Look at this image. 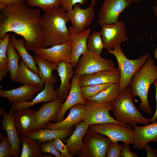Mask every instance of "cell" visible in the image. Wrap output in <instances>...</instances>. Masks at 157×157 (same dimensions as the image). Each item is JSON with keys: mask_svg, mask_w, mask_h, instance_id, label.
<instances>
[{"mask_svg": "<svg viewBox=\"0 0 157 157\" xmlns=\"http://www.w3.org/2000/svg\"><path fill=\"white\" fill-rule=\"evenodd\" d=\"M25 2L15 4L0 11V38L8 32L22 36L28 50L34 51L44 48L40 25L41 12L38 8H31Z\"/></svg>", "mask_w": 157, "mask_h": 157, "instance_id": "6da1fadb", "label": "cell"}, {"mask_svg": "<svg viewBox=\"0 0 157 157\" xmlns=\"http://www.w3.org/2000/svg\"><path fill=\"white\" fill-rule=\"evenodd\" d=\"M69 21L62 7L44 12L39 20L44 48L62 44L70 40V32L67 24Z\"/></svg>", "mask_w": 157, "mask_h": 157, "instance_id": "7a4b0ae2", "label": "cell"}, {"mask_svg": "<svg viewBox=\"0 0 157 157\" xmlns=\"http://www.w3.org/2000/svg\"><path fill=\"white\" fill-rule=\"evenodd\" d=\"M156 80L157 66L152 58L149 57L133 75L130 85L133 97L137 96L141 100L140 108L149 115L152 112L148 101V92L150 85Z\"/></svg>", "mask_w": 157, "mask_h": 157, "instance_id": "3957f363", "label": "cell"}, {"mask_svg": "<svg viewBox=\"0 0 157 157\" xmlns=\"http://www.w3.org/2000/svg\"><path fill=\"white\" fill-rule=\"evenodd\" d=\"M133 98L129 86L120 92L111 102L113 107V113L115 119L122 124H129L133 127L138 124H148L150 122V119L141 115L133 102Z\"/></svg>", "mask_w": 157, "mask_h": 157, "instance_id": "277c9868", "label": "cell"}, {"mask_svg": "<svg viewBox=\"0 0 157 157\" xmlns=\"http://www.w3.org/2000/svg\"><path fill=\"white\" fill-rule=\"evenodd\" d=\"M107 51L109 53L113 54L117 61L121 75L119 88L120 92L130 86L133 76L148 58L149 53L142 55L137 59L131 60L128 59L125 55L121 45H116L113 50Z\"/></svg>", "mask_w": 157, "mask_h": 157, "instance_id": "5b68a950", "label": "cell"}, {"mask_svg": "<svg viewBox=\"0 0 157 157\" xmlns=\"http://www.w3.org/2000/svg\"><path fill=\"white\" fill-rule=\"evenodd\" d=\"M83 144L76 154L78 157H105L111 141L108 137L88 129L83 139Z\"/></svg>", "mask_w": 157, "mask_h": 157, "instance_id": "8992f818", "label": "cell"}, {"mask_svg": "<svg viewBox=\"0 0 157 157\" xmlns=\"http://www.w3.org/2000/svg\"><path fill=\"white\" fill-rule=\"evenodd\" d=\"M76 68L74 75L79 77L115 67L113 62L111 60L104 59L100 55L88 49L79 59Z\"/></svg>", "mask_w": 157, "mask_h": 157, "instance_id": "52a82bcc", "label": "cell"}, {"mask_svg": "<svg viewBox=\"0 0 157 157\" xmlns=\"http://www.w3.org/2000/svg\"><path fill=\"white\" fill-rule=\"evenodd\" d=\"M89 128L92 131L106 136L112 142L121 141L130 144L133 141L134 129L129 125L108 123L91 125Z\"/></svg>", "mask_w": 157, "mask_h": 157, "instance_id": "ba28073f", "label": "cell"}, {"mask_svg": "<svg viewBox=\"0 0 157 157\" xmlns=\"http://www.w3.org/2000/svg\"><path fill=\"white\" fill-rule=\"evenodd\" d=\"M113 106L110 102L100 104L87 103L85 105L83 121L89 126L108 123L121 124L110 115L109 111L113 110Z\"/></svg>", "mask_w": 157, "mask_h": 157, "instance_id": "9c48e42d", "label": "cell"}, {"mask_svg": "<svg viewBox=\"0 0 157 157\" xmlns=\"http://www.w3.org/2000/svg\"><path fill=\"white\" fill-rule=\"evenodd\" d=\"M131 4L126 0H104L99 12V24L102 27L116 23L120 15Z\"/></svg>", "mask_w": 157, "mask_h": 157, "instance_id": "30bf717a", "label": "cell"}, {"mask_svg": "<svg viewBox=\"0 0 157 157\" xmlns=\"http://www.w3.org/2000/svg\"><path fill=\"white\" fill-rule=\"evenodd\" d=\"M100 33L104 44V48L112 49L116 45L128 40L124 22L118 21L115 24H108L102 27Z\"/></svg>", "mask_w": 157, "mask_h": 157, "instance_id": "8fae6325", "label": "cell"}, {"mask_svg": "<svg viewBox=\"0 0 157 157\" xmlns=\"http://www.w3.org/2000/svg\"><path fill=\"white\" fill-rule=\"evenodd\" d=\"M94 6L91 4L88 8L83 9L76 4L73 8L67 11L68 17L76 33L83 32L92 23L95 16Z\"/></svg>", "mask_w": 157, "mask_h": 157, "instance_id": "7c38bea8", "label": "cell"}, {"mask_svg": "<svg viewBox=\"0 0 157 157\" xmlns=\"http://www.w3.org/2000/svg\"><path fill=\"white\" fill-rule=\"evenodd\" d=\"M38 110L30 108L14 111L15 124L18 136L28 137L34 131Z\"/></svg>", "mask_w": 157, "mask_h": 157, "instance_id": "4fadbf2b", "label": "cell"}, {"mask_svg": "<svg viewBox=\"0 0 157 157\" xmlns=\"http://www.w3.org/2000/svg\"><path fill=\"white\" fill-rule=\"evenodd\" d=\"M72 42L71 40L51 47H40L34 51L35 54L57 64L61 61L71 63Z\"/></svg>", "mask_w": 157, "mask_h": 157, "instance_id": "5bb4252c", "label": "cell"}, {"mask_svg": "<svg viewBox=\"0 0 157 157\" xmlns=\"http://www.w3.org/2000/svg\"><path fill=\"white\" fill-rule=\"evenodd\" d=\"M0 115V117L2 116L1 121L2 129L6 131L12 147V156L19 157L21 152L20 145L21 141L18 136L15 126L14 111L11 107L7 113L4 108H1Z\"/></svg>", "mask_w": 157, "mask_h": 157, "instance_id": "9a60e30c", "label": "cell"}, {"mask_svg": "<svg viewBox=\"0 0 157 157\" xmlns=\"http://www.w3.org/2000/svg\"><path fill=\"white\" fill-rule=\"evenodd\" d=\"M120 72L118 68L101 71L79 77L81 87L94 84H113L120 82Z\"/></svg>", "mask_w": 157, "mask_h": 157, "instance_id": "2e32d148", "label": "cell"}, {"mask_svg": "<svg viewBox=\"0 0 157 157\" xmlns=\"http://www.w3.org/2000/svg\"><path fill=\"white\" fill-rule=\"evenodd\" d=\"M63 101L57 98L43 104L38 110L34 131L44 128L46 124L50 122L56 121L63 103Z\"/></svg>", "mask_w": 157, "mask_h": 157, "instance_id": "e0dca14e", "label": "cell"}, {"mask_svg": "<svg viewBox=\"0 0 157 157\" xmlns=\"http://www.w3.org/2000/svg\"><path fill=\"white\" fill-rule=\"evenodd\" d=\"M134 137L132 143L134 149H144L148 143L157 141V120L143 126L133 127Z\"/></svg>", "mask_w": 157, "mask_h": 157, "instance_id": "ac0fdd59", "label": "cell"}, {"mask_svg": "<svg viewBox=\"0 0 157 157\" xmlns=\"http://www.w3.org/2000/svg\"><path fill=\"white\" fill-rule=\"evenodd\" d=\"M41 89L27 85L10 90H0V96L7 98L11 104L17 103L28 102L31 101L35 95Z\"/></svg>", "mask_w": 157, "mask_h": 157, "instance_id": "d6986e66", "label": "cell"}, {"mask_svg": "<svg viewBox=\"0 0 157 157\" xmlns=\"http://www.w3.org/2000/svg\"><path fill=\"white\" fill-rule=\"evenodd\" d=\"M69 28L72 42L71 63L74 68H75L81 56L88 50L87 40L91 30L88 28L80 33H76L72 26L69 27Z\"/></svg>", "mask_w": 157, "mask_h": 157, "instance_id": "ffe728a7", "label": "cell"}, {"mask_svg": "<svg viewBox=\"0 0 157 157\" xmlns=\"http://www.w3.org/2000/svg\"><path fill=\"white\" fill-rule=\"evenodd\" d=\"M68 116L62 121L55 123L51 122L45 124L44 128L55 130H62L73 128L83 121L85 109V105L78 104L71 107Z\"/></svg>", "mask_w": 157, "mask_h": 157, "instance_id": "44dd1931", "label": "cell"}, {"mask_svg": "<svg viewBox=\"0 0 157 157\" xmlns=\"http://www.w3.org/2000/svg\"><path fill=\"white\" fill-rule=\"evenodd\" d=\"M56 69L61 80L59 88L56 90L57 98L65 100L69 93L71 86L69 81L74 77L73 66L71 63L65 61L57 64Z\"/></svg>", "mask_w": 157, "mask_h": 157, "instance_id": "7402d4cb", "label": "cell"}, {"mask_svg": "<svg viewBox=\"0 0 157 157\" xmlns=\"http://www.w3.org/2000/svg\"><path fill=\"white\" fill-rule=\"evenodd\" d=\"M69 94L61 106L60 110L56 117V122L63 120L67 111L72 106L78 104H86L82 95L79 77L74 75L72 79Z\"/></svg>", "mask_w": 157, "mask_h": 157, "instance_id": "603a6c76", "label": "cell"}, {"mask_svg": "<svg viewBox=\"0 0 157 157\" xmlns=\"http://www.w3.org/2000/svg\"><path fill=\"white\" fill-rule=\"evenodd\" d=\"M55 83H44L43 89L30 101L17 103L11 104L14 111L27 108H30L37 104L51 101L57 98L56 91L54 89Z\"/></svg>", "mask_w": 157, "mask_h": 157, "instance_id": "cb8c5ba5", "label": "cell"}, {"mask_svg": "<svg viewBox=\"0 0 157 157\" xmlns=\"http://www.w3.org/2000/svg\"><path fill=\"white\" fill-rule=\"evenodd\" d=\"M89 126L83 121L75 125L74 130L70 137L65 140L70 154L73 156L80 150L83 144V139Z\"/></svg>", "mask_w": 157, "mask_h": 157, "instance_id": "d4e9b609", "label": "cell"}, {"mask_svg": "<svg viewBox=\"0 0 157 157\" xmlns=\"http://www.w3.org/2000/svg\"><path fill=\"white\" fill-rule=\"evenodd\" d=\"M15 82L22 85H27L43 89L44 82L38 74L28 69L21 60Z\"/></svg>", "mask_w": 157, "mask_h": 157, "instance_id": "484cf974", "label": "cell"}, {"mask_svg": "<svg viewBox=\"0 0 157 157\" xmlns=\"http://www.w3.org/2000/svg\"><path fill=\"white\" fill-rule=\"evenodd\" d=\"M73 128L62 130L44 128L31 132L28 137L31 139L38 140L42 143L53 140L59 137L62 140H65L70 135Z\"/></svg>", "mask_w": 157, "mask_h": 157, "instance_id": "4316f807", "label": "cell"}, {"mask_svg": "<svg viewBox=\"0 0 157 157\" xmlns=\"http://www.w3.org/2000/svg\"><path fill=\"white\" fill-rule=\"evenodd\" d=\"M10 42L15 47L17 53L27 67L33 72L38 75V67L34 58L28 52L24 45L25 40L23 38L17 39L15 35L11 34Z\"/></svg>", "mask_w": 157, "mask_h": 157, "instance_id": "83f0119b", "label": "cell"}, {"mask_svg": "<svg viewBox=\"0 0 157 157\" xmlns=\"http://www.w3.org/2000/svg\"><path fill=\"white\" fill-rule=\"evenodd\" d=\"M33 56L38 66V75L42 80L44 83L50 82L55 83L57 80L53 72L54 70L57 69V64L37 55Z\"/></svg>", "mask_w": 157, "mask_h": 157, "instance_id": "f1b7e54d", "label": "cell"}, {"mask_svg": "<svg viewBox=\"0 0 157 157\" xmlns=\"http://www.w3.org/2000/svg\"><path fill=\"white\" fill-rule=\"evenodd\" d=\"M20 139L22 143V149L20 157L44 156L42 149V143L26 137H22Z\"/></svg>", "mask_w": 157, "mask_h": 157, "instance_id": "f546056e", "label": "cell"}, {"mask_svg": "<svg viewBox=\"0 0 157 157\" xmlns=\"http://www.w3.org/2000/svg\"><path fill=\"white\" fill-rule=\"evenodd\" d=\"M119 82L112 84L108 88L96 95L87 99L86 103L100 104L111 103L120 93L119 88Z\"/></svg>", "mask_w": 157, "mask_h": 157, "instance_id": "4dcf8cb0", "label": "cell"}, {"mask_svg": "<svg viewBox=\"0 0 157 157\" xmlns=\"http://www.w3.org/2000/svg\"><path fill=\"white\" fill-rule=\"evenodd\" d=\"M11 34L6 33L3 38H0V81L6 76L9 72L8 59L7 48Z\"/></svg>", "mask_w": 157, "mask_h": 157, "instance_id": "1f68e13d", "label": "cell"}, {"mask_svg": "<svg viewBox=\"0 0 157 157\" xmlns=\"http://www.w3.org/2000/svg\"><path fill=\"white\" fill-rule=\"evenodd\" d=\"M15 49L9 42L7 48V54L8 59V69L10 77L13 82H15L19 68V56Z\"/></svg>", "mask_w": 157, "mask_h": 157, "instance_id": "d6a6232c", "label": "cell"}, {"mask_svg": "<svg viewBox=\"0 0 157 157\" xmlns=\"http://www.w3.org/2000/svg\"><path fill=\"white\" fill-rule=\"evenodd\" d=\"M87 47L90 51L100 55L104 44L100 32L93 31L90 34L87 40Z\"/></svg>", "mask_w": 157, "mask_h": 157, "instance_id": "836d02e7", "label": "cell"}, {"mask_svg": "<svg viewBox=\"0 0 157 157\" xmlns=\"http://www.w3.org/2000/svg\"><path fill=\"white\" fill-rule=\"evenodd\" d=\"M25 2L29 7H37L44 12L61 5V0H25Z\"/></svg>", "mask_w": 157, "mask_h": 157, "instance_id": "e575fe53", "label": "cell"}, {"mask_svg": "<svg viewBox=\"0 0 157 157\" xmlns=\"http://www.w3.org/2000/svg\"><path fill=\"white\" fill-rule=\"evenodd\" d=\"M112 84L106 83L94 84L81 87L82 96L85 101L88 98L93 97L108 88Z\"/></svg>", "mask_w": 157, "mask_h": 157, "instance_id": "d590c367", "label": "cell"}, {"mask_svg": "<svg viewBox=\"0 0 157 157\" xmlns=\"http://www.w3.org/2000/svg\"><path fill=\"white\" fill-rule=\"evenodd\" d=\"M0 157H12V147L7 136L0 133Z\"/></svg>", "mask_w": 157, "mask_h": 157, "instance_id": "8d00e7d4", "label": "cell"}, {"mask_svg": "<svg viewBox=\"0 0 157 157\" xmlns=\"http://www.w3.org/2000/svg\"><path fill=\"white\" fill-rule=\"evenodd\" d=\"M42 149L43 153L51 154L56 157H64L62 154L56 148L53 140L42 143Z\"/></svg>", "mask_w": 157, "mask_h": 157, "instance_id": "74e56055", "label": "cell"}, {"mask_svg": "<svg viewBox=\"0 0 157 157\" xmlns=\"http://www.w3.org/2000/svg\"><path fill=\"white\" fill-rule=\"evenodd\" d=\"M121 145H119L118 144V142L111 141L107 148L106 157H121Z\"/></svg>", "mask_w": 157, "mask_h": 157, "instance_id": "f35d334b", "label": "cell"}, {"mask_svg": "<svg viewBox=\"0 0 157 157\" xmlns=\"http://www.w3.org/2000/svg\"><path fill=\"white\" fill-rule=\"evenodd\" d=\"M86 0H61V7L65 11H67L72 8L74 6L79 3L81 5H83L85 3ZM91 4L94 5L96 3L95 0H91Z\"/></svg>", "mask_w": 157, "mask_h": 157, "instance_id": "ab89813d", "label": "cell"}, {"mask_svg": "<svg viewBox=\"0 0 157 157\" xmlns=\"http://www.w3.org/2000/svg\"><path fill=\"white\" fill-rule=\"evenodd\" d=\"M59 137L53 140V143L56 149L60 152L64 157H72L66 145L63 143Z\"/></svg>", "mask_w": 157, "mask_h": 157, "instance_id": "60d3db41", "label": "cell"}, {"mask_svg": "<svg viewBox=\"0 0 157 157\" xmlns=\"http://www.w3.org/2000/svg\"><path fill=\"white\" fill-rule=\"evenodd\" d=\"M129 144L126 142H123V144L121 145V157H137L138 155L132 152L130 150Z\"/></svg>", "mask_w": 157, "mask_h": 157, "instance_id": "b9f144b4", "label": "cell"}, {"mask_svg": "<svg viewBox=\"0 0 157 157\" xmlns=\"http://www.w3.org/2000/svg\"><path fill=\"white\" fill-rule=\"evenodd\" d=\"M24 2V0H0V9L13 4Z\"/></svg>", "mask_w": 157, "mask_h": 157, "instance_id": "7bdbcfd3", "label": "cell"}, {"mask_svg": "<svg viewBox=\"0 0 157 157\" xmlns=\"http://www.w3.org/2000/svg\"><path fill=\"white\" fill-rule=\"evenodd\" d=\"M145 149L147 157H157V150L153 149L149 144L146 145Z\"/></svg>", "mask_w": 157, "mask_h": 157, "instance_id": "ee69618b", "label": "cell"}, {"mask_svg": "<svg viewBox=\"0 0 157 157\" xmlns=\"http://www.w3.org/2000/svg\"><path fill=\"white\" fill-rule=\"evenodd\" d=\"M153 83L154 85L156 88L155 97L156 100V108L154 115L151 118L149 119L150 122L152 123L157 120V80H155Z\"/></svg>", "mask_w": 157, "mask_h": 157, "instance_id": "f6af8a7d", "label": "cell"}, {"mask_svg": "<svg viewBox=\"0 0 157 157\" xmlns=\"http://www.w3.org/2000/svg\"><path fill=\"white\" fill-rule=\"evenodd\" d=\"M155 35L157 36V32L156 33ZM154 58L157 60V49L155 48L154 52Z\"/></svg>", "mask_w": 157, "mask_h": 157, "instance_id": "bcb514c9", "label": "cell"}, {"mask_svg": "<svg viewBox=\"0 0 157 157\" xmlns=\"http://www.w3.org/2000/svg\"><path fill=\"white\" fill-rule=\"evenodd\" d=\"M153 8L155 15L157 19V5L154 6Z\"/></svg>", "mask_w": 157, "mask_h": 157, "instance_id": "7dc6e473", "label": "cell"}, {"mask_svg": "<svg viewBox=\"0 0 157 157\" xmlns=\"http://www.w3.org/2000/svg\"><path fill=\"white\" fill-rule=\"evenodd\" d=\"M127 1L131 3L132 2H137L140 1L142 0H126Z\"/></svg>", "mask_w": 157, "mask_h": 157, "instance_id": "c3c4849f", "label": "cell"}, {"mask_svg": "<svg viewBox=\"0 0 157 157\" xmlns=\"http://www.w3.org/2000/svg\"><path fill=\"white\" fill-rule=\"evenodd\" d=\"M156 5H157V0L156 2Z\"/></svg>", "mask_w": 157, "mask_h": 157, "instance_id": "681fc988", "label": "cell"}, {"mask_svg": "<svg viewBox=\"0 0 157 157\" xmlns=\"http://www.w3.org/2000/svg\"></svg>", "mask_w": 157, "mask_h": 157, "instance_id": "f907efd6", "label": "cell"}]
</instances>
